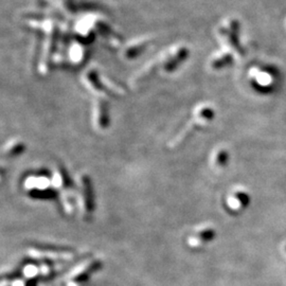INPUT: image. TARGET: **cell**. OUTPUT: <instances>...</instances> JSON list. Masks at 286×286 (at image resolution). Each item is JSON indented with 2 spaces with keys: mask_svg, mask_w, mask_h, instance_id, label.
Returning <instances> with one entry per match:
<instances>
[{
  "mask_svg": "<svg viewBox=\"0 0 286 286\" xmlns=\"http://www.w3.org/2000/svg\"><path fill=\"white\" fill-rule=\"evenodd\" d=\"M213 118L214 110L211 105L200 103L194 106L189 121L186 122V124L181 127V130L172 138V140L169 142V147L175 149L181 146L186 139L192 135L195 130L202 129L207 124H209Z\"/></svg>",
  "mask_w": 286,
  "mask_h": 286,
  "instance_id": "obj_1",
  "label": "cell"
},
{
  "mask_svg": "<svg viewBox=\"0 0 286 286\" xmlns=\"http://www.w3.org/2000/svg\"><path fill=\"white\" fill-rule=\"evenodd\" d=\"M25 193L34 199H50L57 195L49 173H31L23 181Z\"/></svg>",
  "mask_w": 286,
  "mask_h": 286,
  "instance_id": "obj_2",
  "label": "cell"
},
{
  "mask_svg": "<svg viewBox=\"0 0 286 286\" xmlns=\"http://www.w3.org/2000/svg\"><path fill=\"white\" fill-rule=\"evenodd\" d=\"M75 192L77 211L83 220H87L94 212V194L90 177L86 173L78 174Z\"/></svg>",
  "mask_w": 286,
  "mask_h": 286,
  "instance_id": "obj_3",
  "label": "cell"
},
{
  "mask_svg": "<svg viewBox=\"0 0 286 286\" xmlns=\"http://www.w3.org/2000/svg\"><path fill=\"white\" fill-rule=\"evenodd\" d=\"M215 237V230L210 225H199L194 227L186 237V244L190 249H200L210 243Z\"/></svg>",
  "mask_w": 286,
  "mask_h": 286,
  "instance_id": "obj_4",
  "label": "cell"
},
{
  "mask_svg": "<svg viewBox=\"0 0 286 286\" xmlns=\"http://www.w3.org/2000/svg\"><path fill=\"white\" fill-rule=\"evenodd\" d=\"M91 122L95 131L103 132L109 125V110L106 98L97 97L93 99L91 110Z\"/></svg>",
  "mask_w": 286,
  "mask_h": 286,
  "instance_id": "obj_5",
  "label": "cell"
},
{
  "mask_svg": "<svg viewBox=\"0 0 286 286\" xmlns=\"http://www.w3.org/2000/svg\"><path fill=\"white\" fill-rule=\"evenodd\" d=\"M98 267V264L95 261L87 262L82 266L77 267L72 273L71 277H69L66 281V286H79L82 285L89 277V275L94 272V269Z\"/></svg>",
  "mask_w": 286,
  "mask_h": 286,
  "instance_id": "obj_6",
  "label": "cell"
},
{
  "mask_svg": "<svg viewBox=\"0 0 286 286\" xmlns=\"http://www.w3.org/2000/svg\"><path fill=\"white\" fill-rule=\"evenodd\" d=\"M52 181H53V186L56 190L57 194H62L66 191L70 190L72 187V180L70 179L69 175L67 173V171L65 170V168L62 166H56L52 173Z\"/></svg>",
  "mask_w": 286,
  "mask_h": 286,
  "instance_id": "obj_7",
  "label": "cell"
},
{
  "mask_svg": "<svg viewBox=\"0 0 286 286\" xmlns=\"http://www.w3.org/2000/svg\"><path fill=\"white\" fill-rule=\"evenodd\" d=\"M26 151V143L19 138L8 140L3 148V156L5 158H16Z\"/></svg>",
  "mask_w": 286,
  "mask_h": 286,
  "instance_id": "obj_8",
  "label": "cell"
},
{
  "mask_svg": "<svg viewBox=\"0 0 286 286\" xmlns=\"http://www.w3.org/2000/svg\"><path fill=\"white\" fill-rule=\"evenodd\" d=\"M247 195L240 192V191H234V192L227 197V203L229 208L233 210H238L242 207H244L247 203Z\"/></svg>",
  "mask_w": 286,
  "mask_h": 286,
  "instance_id": "obj_9",
  "label": "cell"
},
{
  "mask_svg": "<svg viewBox=\"0 0 286 286\" xmlns=\"http://www.w3.org/2000/svg\"><path fill=\"white\" fill-rule=\"evenodd\" d=\"M228 155L224 150H216L210 157V165L214 169H221L224 168L227 164Z\"/></svg>",
  "mask_w": 286,
  "mask_h": 286,
  "instance_id": "obj_10",
  "label": "cell"
}]
</instances>
